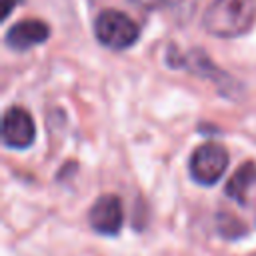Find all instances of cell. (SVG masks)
Returning a JSON list of instances; mask_svg holds the SVG:
<instances>
[{
	"mask_svg": "<svg viewBox=\"0 0 256 256\" xmlns=\"http://www.w3.org/2000/svg\"><path fill=\"white\" fill-rule=\"evenodd\" d=\"M94 34L102 46L112 50H124L138 40L140 28L128 14L120 10H104L94 22Z\"/></svg>",
	"mask_w": 256,
	"mask_h": 256,
	"instance_id": "7a4b0ae2",
	"label": "cell"
},
{
	"mask_svg": "<svg viewBox=\"0 0 256 256\" xmlns=\"http://www.w3.org/2000/svg\"><path fill=\"white\" fill-rule=\"evenodd\" d=\"M88 222L94 232H98L102 236H116L124 222L122 200L114 194L100 196L88 212Z\"/></svg>",
	"mask_w": 256,
	"mask_h": 256,
	"instance_id": "5b68a950",
	"label": "cell"
},
{
	"mask_svg": "<svg viewBox=\"0 0 256 256\" xmlns=\"http://www.w3.org/2000/svg\"><path fill=\"white\" fill-rule=\"evenodd\" d=\"M50 36V26L38 18H26L16 22L8 32H6V44L12 50L24 52L32 46H38L46 42Z\"/></svg>",
	"mask_w": 256,
	"mask_h": 256,
	"instance_id": "8992f818",
	"label": "cell"
},
{
	"mask_svg": "<svg viewBox=\"0 0 256 256\" xmlns=\"http://www.w3.org/2000/svg\"><path fill=\"white\" fill-rule=\"evenodd\" d=\"M188 168H190V176L194 182L202 186H212L224 176L228 168V152L224 146L216 142L200 144L192 152Z\"/></svg>",
	"mask_w": 256,
	"mask_h": 256,
	"instance_id": "3957f363",
	"label": "cell"
},
{
	"mask_svg": "<svg viewBox=\"0 0 256 256\" xmlns=\"http://www.w3.org/2000/svg\"><path fill=\"white\" fill-rule=\"evenodd\" d=\"M256 18L254 0H212L204 12V28L218 38H236L248 32Z\"/></svg>",
	"mask_w": 256,
	"mask_h": 256,
	"instance_id": "6da1fadb",
	"label": "cell"
},
{
	"mask_svg": "<svg viewBox=\"0 0 256 256\" xmlns=\"http://www.w3.org/2000/svg\"><path fill=\"white\" fill-rule=\"evenodd\" d=\"M218 222H220V232H222L224 236L230 238V236H232L230 230H234L236 236L240 234V228H242L240 224H242V222H240L238 218H234L232 214H226V212H224V214H218Z\"/></svg>",
	"mask_w": 256,
	"mask_h": 256,
	"instance_id": "ba28073f",
	"label": "cell"
},
{
	"mask_svg": "<svg viewBox=\"0 0 256 256\" xmlns=\"http://www.w3.org/2000/svg\"><path fill=\"white\" fill-rule=\"evenodd\" d=\"M14 2H18V0H4V16H8L10 14V10H12V4Z\"/></svg>",
	"mask_w": 256,
	"mask_h": 256,
	"instance_id": "9c48e42d",
	"label": "cell"
},
{
	"mask_svg": "<svg viewBox=\"0 0 256 256\" xmlns=\"http://www.w3.org/2000/svg\"><path fill=\"white\" fill-rule=\"evenodd\" d=\"M36 138V128L30 112L22 106H10L2 118V142L6 148L24 150Z\"/></svg>",
	"mask_w": 256,
	"mask_h": 256,
	"instance_id": "277c9868",
	"label": "cell"
},
{
	"mask_svg": "<svg viewBox=\"0 0 256 256\" xmlns=\"http://www.w3.org/2000/svg\"><path fill=\"white\" fill-rule=\"evenodd\" d=\"M256 182V164L254 162H244L226 182V196L236 200L238 204L246 202L250 186Z\"/></svg>",
	"mask_w": 256,
	"mask_h": 256,
	"instance_id": "52a82bcc",
	"label": "cell"
}]
</instances>
